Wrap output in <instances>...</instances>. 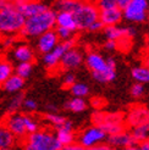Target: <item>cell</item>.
I'll use <instances>...</instances> for the list:
<instances>
[{"mask_svg":"<svg viewBox=\"0 0 149 150\" xmlns=\"http://www.w3.org/2000/svg\"><path fill=\"white\" fill-rule=\"evenodd\" d=\"M56 26V11L49 9L38 15L27 17L25 20L23 27L20 31V35L23 38H37L42 33L54 29Z\"/></svg>","mask_w":149,"mask_h":150,"instance_id":"cell-1","label":"cell"},{"mask_svg":"<svg viewBox=\"0 0 149 150\" xmlns=\"http://www.w3.org/2000/svg\"><path fill=\"white\" fill-rule=\"evenodd\" d=\"M25 149L27 150H61L62 145L59 143L55 133L38 129L25 137Z\"/></svg>","mask_w":149,"mask_h":150,"instance_id":"cell-2","label":"cell"},{"mask_svg":"<svg viewBox=\"0 0 149 150\" xmlns=\"http://www.w3.org/2000/svg\"><path fill=\"white\" fill-rule=\"evenodd\" d=\"M25 20L26 17L15 7V4L10 7L0 10V34H18L23 27Z\"/></svg>","mask_w":149,"mask_h":150,"instance_id":"cell-3","label":"cell"},{"mask_svg":"<svg viewBox=\"0 0 149 150\" xmlns=\"http://www.w3.org/2000/svg\"><path fill=\"white\" fill-rule=\"evenodd\" d=\"M72 15L76 22L77 31H87L88 27L99 18V9L96 4L82 0V3L72 12Z\"/></svg>","mask_w":149,"mask_h":150,"instance_id":"cell-4","label":"cell"},{"mask_svg":"<svg viewBox=\"0 0 149 150\" xmlns=\"http://www.w3.org/2000/svg\"><path fill=\"white\" fill-rule=\"evenodd\" d=\"M149 0H130V3L122 9L125 20L135 23H142L148 18Z\"/></svg>","mask_w":149,"mask_h":150,"instance_id":"cell-5","label":"cell"},{"mask_svg":"<svg viewBox=\"0 0 149 150\" xmlns=\"http://www.w3.org/2000/svg\"><path fill=\"white\" fill-rule=\"evenodd\" d=\"M74 45H76V39H73V38L62 40V43H57V45L53 50L43 54V62L45 65V67L49 70L55 69L60 64V60L64 55V52L66 50L73 48Z\"/></svg>","mask_w":149,"mask_h":150,"instance_id":"cell-6","label":"cell"},{"mask_svg":"<svg viewBox=\"0 0 149 150\" xmlns=\"http://www.w3.org/2000/svg\"><path fill=\"white\" fill-rule=\"evenodd\" d=\"M106 137H108V134L100 127L93 125L92 127H89V128H87L86 131H83L79 134L78 143L84 149H91L94 145L105 142Z\"/></svg>","mask_w":149,"mask_h":150,"instance_id":"cell-7","label":"cell"},{"mask_svg":"<svg viewBox=\"0 0 149 150\" xmlns=\"http://www.w3.org/2000/svg\"><path fill=\"white\" fill-rule=\"evenodd\" d=\"M106 143L111 148H123V149H138V143L133 139L131 132L127 131H121L115 134H110L106 137Z\"/></svg>","mask_w":149,"mask_h":150,"instance_id":"cell-8","label":"cell"},{"mask_svg":"<svg viewBox=\"0 0 149 150\" xmlns=\"http://www.w3.org/2000/svg\"><path fill=\"white\" fill-rule=\"evenodd\" d=\"M16 138H25L27 136L26 123H25V114H18V112H12L5 120L4 125Z\"/></svg>","mask_w":149,"mask_h":150,"instance_id":"cell-9","label":"cell"},{"mask_svg":"<svg viewBox=\"0 0 149 150\" xmlns=\"http://www.w3.org/2000/svg\"><path fill=\"white\" fill-rule=\"evenodd\" d=\"M149 121V109L144 105H135L132 106L127 115L125 116V123L128 127L133 128L139 125H143Z\"/></svg>","mask_w":149,"mask_h":150,"instance_id":"cell-10","label":"cell"},{"mask_svg":"<svg viewBox=\"0 0 149 150\" xmlns=\"http://www.w3.org/2000/svg\"><path fill=\"white\" fill-rule=\"evenodd\" d=\"M15 7L26 18L34 16V15H38L49 9L48 5L43 4L40 1H37V0H18V1L15 3Z\"/></svg>","mask_w":149,"mask_h":150,"instance_id":"cell-11","label":"cell"},{"mask_svg":"<svg viewBox=\"0 0 149 150\" xmlns=\"http://www.w3.org/2000/svg\"><path fill=\"white\" fill-rule=\"evenodd\" d=\"M59 40L60 39H59L55 29H49V31L37 37V49L40 54H45L57 45Z\"/></svg>","mask_w":149,"mask_h":150,"instance_id":"cell-12","label":"cell"},{"mask_svg":"<svg viewBox=\"0 0 149 150\" xmlns=\"http://www.w3.org/2000/svg\"><path fill=\"white\" fill-rule=\"evenodd\" d=\"M83 62V55L82 52L76 49V48H71L69 50H66L64 52V55L60 60V65L64 70H74L79 67Z\"/></svg>","mask_w":149,"mask_h":150,"instance_id":"cell-13","label":"cell"},{"mask_svg":"<svg viewBox=\"0 0 149 150\" xmlns=\"http://www.w3.org/2000/svg\"><path fill=\"white\" fill-rule=\"evenodd\" d=\"M55 136L62 146L69 145L73 142H76V136L73 133V123L72 121L66 118V121L64 122V125L59 128H55Z\"/></svg>","mask_w":149,"mask_h":150,"instance_id":"cell-14","label":"cell"},{"mask_svg":"<svg viewBox=\"0 0 149 150\" xmlns=\"http://www.w3.org/2000/svg\"><path fill=\"white\" fill-rule=\"evenodd\" d=\"M122 18H123V16H122V9H120L118 6L113 7V9L99 11V20L103 22L104 26L118 25Z\"/></svg>","mask_w":149,"mask_h":150,"instance_id":"cell-15","label":"cell"},{"mask_svg":"<svg viewBox=\"0 0 149 150\" xmlns=\"http://www.w3.org/2000/svg\"><path fill=\"white\" fill-rule=\"evenodd\" d=\"M12 57L17 62L23 61H33L34 59V51L33 49L27 45V44H18L12 48Z\"/></svg>","mask_w":149,"mask_h":150,"instance_id":"cell-16","label":"cell"},{"mask_svg":"<svg viewBox=\"0 0 149 150\" xmlns=\"http://www.w3.org/2000/svg\"><path fill=\"white\" fill-rule=\"evenodd\" d=\"M86 62L91 72H100L108 69L106 59H104L100 54H96V52H89L86 57Z\"/></svg>","mask_w":149,"mask_h":150,"instance_id":"cell-17","label":"cell"},{"mask_svg":"<svg viewBox=\"0 0 149 150\" xmlns=\"http://www.w3.org/2000/svg\"><path fill=\"white\" fill-rule=\"evenodd\" d=\"M1 86H3V89L5 92L15 94V93L21 92L22 88L25 87V79L20 76H17L16 73H12L9 78L3 82Z\"/></svg>","mask_w":149,"mask_h":150,"instance_id":"cell-18","label":"cell"},{"mask_svg":"<svg viewBox=\"0 0 149 150\" xmlns=\"http://www.w3.org/2000/svg\"><path fill=\"white\" fill-rule=\"evenodd\" d=\"M56 26H61L71 29L72 32H76V22H74L72 12L69 11H56Z\"/></svg>","mask_w":149,"mask_h":150,"instance_id":"cell-19","label":"cell"},{"mask_svg":"<svg viewBox=\"0 0 149 150\" xmlns=\"http://www.w3.org/2000/svg\"><path fill=\"white\" fill-rule=\"evenodd\" d=\"M88 108V104L84 100V98H79V96H73L72 99L67 100L64 104V109L74 112V114H79V112L86 111Z\"/></svg>","mask_w":149,"mask_h":150,"instance_id":"cell-20","label":"cell"},{"mask_svg":"<svg viewBox=\"0 0 149 150\" xmlns=\"http://www.w3.org/2000/svg\"><path fill=\"white\" fill-rule=\"evenodd\" d=\"M16 144V137L6 128L0 126V150H9Z\"/></svg>","mask_w":149,"mask_h":150,"instance_id":"cell-21","label":"cell"},{"mask_svg":"<svg viewBox=\"0 0 149 150\" xmlns=\"http://www.w3.org/2000/svg\"><path fill=\"white\" fill-rule=\"evenodd\" d=\"M92 77L98 83H110L116 78V69L109 67L100 72H92Z\"/></svg>","mask_w":149,"mask_h":150,"instance_id":"cell-22","label":"cell"},{"mask_svg":"<svg viewBox=\"0 0 149 150\" xmlns=\"http://www.w3.org/2000/svg\"><path fill=\"white\" fill-rule=\"evenodd\" d=\"M131 76L136 82H139V83H149V67L144 65L133 67L131 71Z\"/></svg>","mask_w":149,"mask_h":150,"instance_id":"cell-23","label":"cell"},{"mask_svg":"<svg viewBox=\"0 0 149 150\" xmlns=\"http://www.w3.org/2000/svg\"><path fill=\"white\" fill-rule=\"evenodd\" d=\"M81 3H82V0H56L54 5V10L73 12L79 6Z\"/></svg>","mask_w":149,"mask_h":150,"instance_id":"cell-24","label":"cell"},{"mask_svg":"<svg viewBox=\"0 0 149 150\" xmlns=\"http://www.w3.org/2000/svg\"><path fill=\"white\" fill-rule=\"evenodd\" d=\"M104 34H105L106 39H113L118 40L122 37H125V29L123 27H118L117 25H111V26H104L103 28Z\"/></svg>","mask_w":149,"mask_h":150,"instance_id":"cell-25","label":"cell"},{"mask_svg":"<svg viewBox=\"0 0 149 150\" xmlns=\"http://www.w3.org/2000/svg\"><path fill=\"white\" fill-rule=\"evenodd\" d=\"M131 134L137 143L149 138V121L143 123V125H139L137 127H133Z\"/></svg>","mask_w":149,"mask_h":150,"instance_id":"cell-26","label":"cell"},{"mask_svg":"<svg viewBox=\"0 0 149 150\" xmlns=\"http://www.w3.org/2000/svg\"><path fill=\"white\" fill-rule=\"evenodd\" d=\"M33 71V64L32 61H23V62H18L16 67H13V73H16L17 76L22 77L23 79L28 78L32 74Z\"/></svg>","mask_w":149,"mask_h":150,"instance_id":"cell-27","label":"cell"},{"mask_svg":"<svg viewBox=\"0 0 149 150\" xmlns=\"http://www.w3.org/2000/svg\"><path fill=\"white\" fill-rule=\"evenodd\" d=\"M13 73V66L12 64L4 57H0V84L5 79L9 78Z\"/></svg>","mask_w":149,"mask_h":150,"instance_id":"cell-28","label":"cell"},{"mask_svg":"<svg viewBox=\"0 0 149 150\" xmlns=\"http://www.w3.org/2000/svg\"><path fill=\"white\" fill-rule=\"evenodd\" d=\"M26 98L23 93H15L13 98L9 101V105H7V112L9 114H12V112H18L20 109H22V104H23V99Z\"/></svg>","mask_w":149,"mask_h":150,"instance_id":"cell-29","label":"cell"},{"mask_svg":"<svg viewBox=\"0 0 149 150\" xmlns=\"http://www.w3.org/2000/svg\"><path fill=\"white\" fill-rule=\"evenodd\" d=\"M69 89H70V92L73 96L86 98V96L89 94V87L86 83H78V82H74Z\"/></svg>","mask_w":149,"mask_h":150,"instance_id":"cell-30","label":"cell"},{"mask_svg":"<svg viewBox=\"0 0 149 150\" xmlns=\"http://www.w3.org/2000/svg\"><path fill=\"white\" fill-rule=\"evenodd\" d=\"M44 120L48 121L54 128H59V127H61L64 125V122L66 121V117L57 114V112H48V114H45V116H44Z\"/></svg>","mask_w":149,"mask_h":150,"instance_id":"cell-31","label":"cell"},{"mask_svg":"<svg viewBox=\"0 0 149 150\" xmlns=\"http://www.w3.org/2000/svg\"><path fill=\"white\" fill-rule=\"evenodd\" d=\"M25 123H26V129L28 134L39 129V123L29 115H25Z\"/></svg>","mask_w":149,"mask_h":150,"instance_id":"cell-32","label":"cell"},{"mask_svg":"<svg viewBox=\"0 0 149 150\" xmlns=\"http://www.w3.org/2000/svg\"><path fill=\"white\" fill-rule=\"evenodd\" d=\"M55 32L59 37V39L60 40H66V39H70L72 38V34L73 32L71 31V29L66 28V27H61V26H55Z\"/></svg>","mask_w":149,"mask_h":150,"instance_id":"cell-33","label":"cell"},{"mask_svg":"<svg viewBox=\"0 0 149 150\" xmlns=\"http://www.w3.org/2000/svg\"><path fill=\"white\" fill-rule=\"evenodd\" d=\"M96 6H98L99 11L101 10H108V9H113V7H116V0H96Z\"/></svg>","mask_w":149,"mask_h":150,"instance_id":"cell-34","label":"cell"},{"mask_svg":"<svg viewBox=\"0 0 149 150\" xmlns=\"http://www.w3.org/2000/svg\"><path fill=\"white\" fill-rule=\"evenodd\" d=\"M143 94H144V84L136 82L131 87V95L133 98H140V96H143Z\"/></svg>","mask_w":149,"mask_h":150,"instance_id":"cell-35","label":"cell"},{"mask_svg":"<svg viewBox=\"0 0 149 150\" xmlns=\"http://www.w3.org/2000/svg\"><path fill=\"white\" fill-rule=\"evenodd\" d=\"M15 44H16V37L13 34H9V35H5L4 39L1 40V45L4 49L6 50H10L15 47Z\"/></svg>","mask_w":149,"mask_h":150,"instance_id":"cell-36","label":"cell"},{"mask_svg":"<svg viewBox=\"0 0 149 150\" xmlns=\"http://www.w3.org/2000/svg\"><path fill=\"white\" fill-rule=\"evenodd\" d=\"M22 108H23L26 111L28 112H33L38 109V103H37L34 99L31 98H25L23 99V104H22Z\"/></svg>","mask_w":149,"mask_h":150,"instance_id":"cell-37","label":"cell"},{"mask_svg":"<svg viewBox=\"0 0 149 150\" xmlns=\"http://www.w3.org/2000/svg\"><path fill=\"white\" fill-rule=\"evenodd\" d=\"M91 104H92V108L94 110H101L104 106L106 105V101L104 98H99V96H95L91 100Z\"/></svg>","mask_w":149,"mask_h":150,"instance_id":"cell-38","label":"cell"},{"mask_svg":"<svg viewBox=\"0 0 149 150\" xmlns=\"http://www.w3.org/2000/svg\"><path fill=\"white\" fill-rule=\"evenodd\" d=\"M74 82H76V76H74L72 72L66 73L65 76H64V78H62V86L65 88H70L74 83Z\"/></svg>","mask_w":149,"mask_h":150,"instance_id":"cell-39","label":"cell"},{"mask_svg":"<svg viewBox=\"0 0 149 150\" xmlns=\"http://www.w3.org/2000/svg\"><path fill=\"white\" fill-rule=\"evenodd\" d=\"M103 28H104V25H103V22L98 18L96 21H94L93 23L88 27L87 31H91V32H99V31H103Z\"/></svg>","mask_w":149,"mask_h":150,"instance_id":"cell-40","label":"cell"},{"mask_svg":"<svg viewBox=\"0 0 149 150\" xmlns=\"http://www.w3.org/2000/svg\"><path fill=\"white\" fill-rule=\"evenodd\" d=\"M123 29H125V37H126V38H128V39H132L133 37H136V34H137L136 28L133 26L123 27Z\"/></svg>","mask_w":149,"mask_h":150,"instance_id":"cell-41","label":"cell"},{"mask_svg":"<svg viewBox=\"0 0 149 150\" xmlns=\"http://www.w3.org/2000/svg\"><path fill=\"white\" fill-rule=\"evenodd\" d=\"M104 48L106 50H116L117 49V42L113 40V39H108L104 44Z\"/></svg>","mask_w":149,"mask_h":150,"instance_id":"cell-42","label":"cell"},{"mask_svg":"<svg viewBox=\"0 0 149 150\" xmlns=\"http://www.w3.org/2000/svg\"><path fill=\"white\" fill-rule=\"evenodd\" d=\"M62 149H64V150H83L84 148L79 143H76V142H73V143H71V144H69V145L62 146Z\"/></svg>","mask_w":149,"mask_h":150,"instance_id":"cell-43","label":"cell"},{"mask_svg":"<svg viewBox=\"0 0 149 150\" xmlns=\"http://www.w3.org/2000/svg\"><path fill=\"white\" fill-rule=\"evenodd\" d=\"M113 148H111L106 142H103V143H99V144H96L94 145L93 148H91V150H111Z\"/></svg>","mask_w":149,"mask_h":150,"instance_id":"cell-44","label":"cell"},{"mask_svg":"<svg viewBox=\"0 0 149 150\" xmlns=\"http://www.w3.org/2000/svg\"><path fill=\"white\" fill-rule=\"evenodd\" d=\"M139 150H149V138L139 142L138 143V146H137Z\"/></svg>","mask_w":149,"mask_h":150,"instance_id":"cell-45","label":"cell"},{"mask_svg":"<svg viewBox=\"0 0 149 150\" xmlns=\"http://www.w3.org/2000/svg\"><path fill=\"white\" fill-rule=\"evenodd\" d=\"M45 110H47L48 112H57V111H59V108L56 106L55 104H53V103H48V104L45 105Z\"/></svg>","mask_w":149,"mask_h":150,"instance_id":"cell-46","label":"cell"},{"mask_svg":"<svg viewBox=\"0 0 149 150\" xmlns=\"http://www.w3.org/2000/svg\"><path fill=\"white\" fill-rule=\"evenodd\" d=\"M106 64L109 67H113V69H116V61H115V59L114 57H108L106 59Z\"/></svg>","mask_w":149,"mask_h":150,"instance_id":"cell-47","label":"cell"},{"mask_svg":"<svg viewBox=\"0 0 149 150\" xmlns=\"http://www.w3.org/2000/svg\"><path fill=\"white\" fill-rule=\"evenodd\" d=\"M128 3H130V0H116V4H117V6L120 7V9H123V7Z\"/></svg>","mask_w":149,"mask_h":150,"instance_id":"cell-48","label":"cell"},{"mask_svg":"<svg viewBox=\"0 0 149 150\" xmlns=\"http://www.w3.org/2000/svg\"><path fill=\"white\" fill-rule=\"evenodd\" d=\"M143 65L149 67V54H148V55H147V56L143 59Z\"/></svg>","mask_w":149,"mask_h":150,"instance_id":"cell-49","label":"cell"},{"mask_svg":"<svg viewBox=\"0 0 149 150\" xmlns=\"http://www.w3.org/2000/svg\"><path fill=\"white\" fill-rule=\"evenodd\" d=\"M6 1H10V3H13V4H15L16 1H18V0H6Z\"/></svg>","mask_w":149,"mask_h":150,"instance_id":"cell-50","label":"cell"},{"mask_svg":"<svg viewBox=\"0 0 149 150\" xmlns=\"http://www.w3.org/2000/svg\"><path fill=\"white\" fill-rule=\"evenodd\" d=\"M147 50H148V52H149V43H148V47H147Z\"/></svg>","mask_w":149,"mask_h":150,"instance_id":"cell-51","label":"cell"},{"mask_svg":"<svg viewBox=\"0 0 149 150\" xmlns=\"http://www.w3.org/2000/svg\"><path fill=\"white\" fill-rule=\"evenodd\" d=\"M0 37H1V34H0Z\"/></svg>","mask_w":149,"mask_h":150,"instance_id":"cell-52","label":"cell"}]
</instances>
